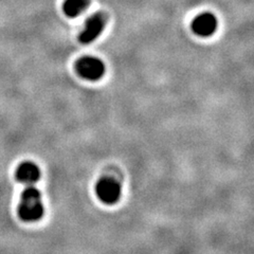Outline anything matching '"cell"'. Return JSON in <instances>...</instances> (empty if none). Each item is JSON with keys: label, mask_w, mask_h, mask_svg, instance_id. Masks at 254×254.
<instances>
[{"label": "cell", "mask_w": 254, "mask_h": 254, "mask_svg": "<svg viewBox=\"0 0 254 254\" xmlns=\"http://www.w3.org/2000/svg\"><path fill=\"white\" fill-rule=\"evenodd\" d=\"M95 192L99 199L106 204H115L120 200L122 194V188L119 182L111 177L101 178L97 186Z\"/></svg>", "instance_id": "3"}, {"label": "cell", "mask_w": 254, "mask_h": 254, "mask_svg": "<svg viewBox=\"0 0 254 254\" xmlns=\"http://www.w3.org/2000/svg\"><path fill=\"white\" fill-rule=\"evenodd\" d=\"M78 75L87 81H98L105 73V65L101 60L92 57H84L75 64Z\"/></svg>", "instance_id": "2"}, {"label": "cell", "mask_w": 254, "mask_h": 254, "mask_svg": "<svg viewBox=\"0 0 254 254\" xmlns=\"http://www.w3.org/2000/svg\"><path fill=\"white\" fill-rule=\"evenodd\" d=\"M44 203L42 194L34 186H28L21 194L18 205L19 217L28 222H33L44 216Z\"/></svg>", "instance_id": "1"}, {"label": "cell", "mask_w": 254, "mask_h": 254, "mask_svg": "<svg viewBox=\"0 0 254 254\" xmlns=\"http://www.w3.org/2000/svg\"><path fill=\"white\" fill-rule=\"evenodd\" d=\"M107 22V16L103 13H97L86 20L83 31L79 34V42L90 44L97 39L104 30Z\"/></svg>", "instance_id": "4"}, {"label": "cell", "mask_w": 254, "mask_h": 254, "mask_svg": "<svg viewBox=\"0 0 254 254\" xmlns=\"http://www.w3.org/2000/svg\"><path fill=\"white\" fill-rule=\"evenodd\" d=\"M90 4V0H66L64 3V12L71 18L81 15Z\"/></svg>", "instance_id": "7"}, {"label": "cell", "mask_w": 254, "mask_h": 254, "mask_svg": "<svg viewBox=\"0 0 254 254\" xmlns=\"http://www.w3.org/2000/svg\"><path fill=\"white\" fill-rule=\"evenodd\" d=\"M217 28V20L211 13H203L197 16L192 23V29L197 35L210 36Z\"/></svg>", "instance_id": "6"}, {"label": "cell", "mask_w": 254, "mask_h": 254, "mask_svg": "<svg viewBox=\"0 0 254 254\" xmlns=\"http://www.w3.org/2000/svg\"><path fill=\"white\" fill-rule=\"evenodd\" d=\"M39 178H41V170L33 162H23L16 170V179L26 187L34 186Z\"/></svg>", "instance_id": "5"}]
</instances>
